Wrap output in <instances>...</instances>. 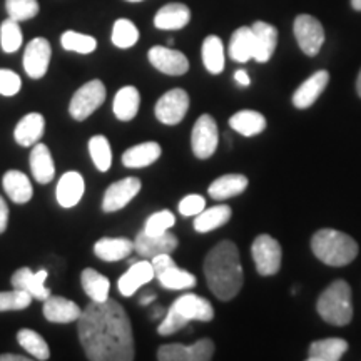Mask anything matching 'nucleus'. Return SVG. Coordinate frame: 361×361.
I'll return each mask as SVG.
<instances>
[{"mask_svg":"<svg viewBox=\"0 0 361 361\" xmlns=\"http://www.w3.org/2000/svg\"><path fill=\"white\" fill-rule=\"evenodd\" d=\"M80 346L90 361H130L135 358L133 324L114 300L90 301L78 319Z\"/></svg>","mask_w":361,"mask_h":361,"instance_id":"obj_1","label":"nucleus"},{"mask_svg":"<svg viewBox=\"0 0 361 361\" xmlns=\"http://www.w3.org/2000/svg\"><path fill=\"white\" fill-rule=\"evenodd\" d=\"M207 288L221 301H229L241 291L245 274L238 246L233 241H221L207 252L204 259Z\"/></svg>","mask_w":361,"mask_h":361,"instance_id":"obj_2","label":"nucleus"},{"mask_svg":"<svg viewBox=\"0 0 361 361\" xmlns=\"http://www.w3.org/2000/svg\"><path fill=\"white\" fill-rule=\"evenodd\" d=\"M214 318V308L206 298L186 293L179 296L178 300L171 305L164 319L157 326V333L161 336H171L183 329L189 322H211Z\"/></svg>","mask_w":361,"mask_h":361,"instance_id":"obj_3","label":"nucleus"},{"mask_svg":"<svg viewBox=\"0 0 361 361\" xmlns=\"http://www.w3.org/2000/svg\"><path fill=\"white\" fill-rule=\"evenodd\" d=\"M311 250L328 266H346L358 256V245L348 234L336 229H319L311 239Z\"/></svg>","mask_w":361,"mask_h":361,"instance_id":"obj_4","label":"nucleus"},{"mask_svg":"<svg viewBox=\"0 0 361 361\" xmlns=\"http://www.w3.org/2000/svg\"><path fill=\"white\" fill-rule=\"evenodd\" d=\"M318 313L324 322L335 326H346L353 319L351 286L343 279H336L319 296Z\"/></svg>","mask_w":361,"mask_h":361,"instance_id":"obj_5","label":"nucleus"},{"mask_svg":"<svg viewBox=\"0 0 361 361\" xmlns=\"http://www.w3.org/2000/svg\"><path fill=\"white\" fill-rule=\"evenodd\" d=\"M106 85L102 80L94 79L85 82L82 87L75 90V94L71 99L69 114L75 121H85L89 116H92L99 107L106 101Z\"/></svg>","mask_w":361,"mask_h":361,"instance_id":"obj_6","label":"nucleus"},{"mask_svg":"<svg viewBox=\"0 0 361 361\" xmlns=\"http://www.w3.org/2000/svg\"><path fill=\"white\" fill-rule=\"evenodd\" d=\"M157 281L166 290H191L196 286V276L186 269H180L171 255H159L151 259Z\"/></svg>","mask_w":361,"mask_h":361,"instance_id":"obj_7","label":"nucleus"},{"mask_svg":"<svg viewBox=\"0 0 361 361\" xmlns=\"http://www.w3.org/2000/svg\"><path fill=\"white\" fill-rule=\"evenodd\" d=\"M251 255L261 276H273L281 268V245L269 234H259L252 241Z\"/></svg>","mask_w":361,"mask_h":361,"instance_id":"obj_8","label":"nucleus"},{"mask_svg":"<svg viewBox=\"0 0 361 361\" xmlns=\"http://www.w3.org/2000/svg\"><path fill=\"white\" fill-rule=\"evenodd\" d=\"M295 37L298 40V45L301 47L306 56L314 57L316 54L322 51L324 44V29L316 17L308 16V13H301L296 17L295 25Z\"/></svg>","mask_w":361,"mask_h":361,"instance_id":"obj_9","label":"nucleus"},{"mask_svg":"<svg viewBox=\"0 0 361 361\" xmlns=\"http://www.w3.org/2000/svg\"><path fill=\"white\" fill-rule=\"evenodd\" d=\"M219 142L218 124L209 114H202L196 121L191 134V147L197 159H207L216 152Z\"/></svg>","mask_w":361,"mask_h":361,"instance_id":"obj_10","label":"nucleus"},{"mask_svg":"<svg viewBox=\"0 0 361 361\" xmlns=\"http://www.w3.org/2000/svg\"><path fill=\"white\" fill-rule=\"evenodd\" d=\"M214 355V343L209 338H202L191 346L162 345L157 350V360L161 361H209Z\"/></svg>","mask_w":361,"mask_h":361,"instance_id":"obj_11","label":"nucleus"},{"mask_svg":"<svg viewBox=\"0 0 361 361\" xmlns=\"http://www.w3.org/2000/svg\"><path fill=\"white\" fill-rule=\"evenodd\" d=\"M189 109V96L184 89H173L156 102V119L166 126H176L184 119Z\"/></svg>","mask_w":361,"mask_h":361,"instance_id":"obj_12","label":"nucleus"},{"mask_svg":"<svg viewBox=\"0 0 361 361\" xmlns=\"http://www.w3.org/2000/svg\"><path fill=\"white\" fill-rule=\"evenodd\" d=\"M141 188L142 184L139 178H124L117 183H112L104 192L102 209L106 213H116V211L124 209L137 196Z\"/></svg>","mask_w":361,"mask_h":361,"instance_id":"obj_13","label":"nucleus"},{"mask_svg":"<svg viewBox=\"0 0 361 361\" xmlns=\"http://www.w3.org/2000/svg\"><path fill=\"white\" fill-rule=\"evenodd\" d=\"M178 245V238L169 231L162 234H147L146 231H141L134 239V251L141 258L152 259L159 255H173Z\"/></svg>","mask_w":361,"mask_h":361,"instance_id":"obj_14","label":"nucleus"},{"mask_svg":"<svg viewBox=\"0 0 361 361\" xmlns=\"http://www.w3.org/2000/svg\"><path fill=\"white\" fill-rule=\"evenodd\" d=\"M52 49L47 39L37 37L27 44L24 52V69L32 79H42L47 74Z\"/></svg>","mask_w":361,"mask_h":361,"instance_id":"obj_15","label":"nucleus"},{"mask_svg":"<svg viewBox=\"0 0 361 361\" xmlns=\"http://www.w3.org/2000/svg\"><path fill=\"white\" fill-rule=\"evenodd\" d=\"M149 62L162 74L168 75H183L189 71V61L183 52L174 49L154 45L147 54Z\"/></svg>","mask_w":361,"mask_h":361,"instance_id":"obj_16","label":"nucleus"},{"mask_svg":"<svg viewBox=\"0 0 361 361\" xmlns=\"http://www.w3.org/2000/svg\"><path fill=\"white\" fill-rule=\"evenodd\" d=\"M154 278L156 274L151 261H134L117 281V290L123 296L130 298L137 293L139 288L152 281Z\"/></svg>","mask_w":361,"mask_h":361,"instance_id":"obj_17","label":"nucleus"},{"mask_svg":"<svg viewBox=\"0 0 361 361\" xmlns=\"http://www.w3.org/2000/svg\"><path fill=\"white\" fill-rule=\"evenodd\" d=\"M45 279H47V271L40 269L34 273L29 268H20L12 274L11 283L13 288L29 293L34 300L44 301L51 296V290L45 286Z\"/></svg>","mask_w":361,"mask_h":361,"instance_id":"obj_18","label":"nucleus"},{"mask_svg":"<svg viewBox=\"0 0 361 361\" xmlns=\"http://www.w3.org/2000/svg\"><path fill=\"white\" fill-rule=\"evenodd\" d=\"M42 313L47 322L57 323V324H67L72 322H78L80 313H82V310H80L72 300L51 295L47 300H44Z\"/></svg>","mask_w":361,"mask_h":361,"instance_id":"obj_19","label":"nucleus"},{"mask_svg":"<svg viewBox=\"0 0 361 361\" xmlns=\"http://www.w3.org/2000/svg\"><path fill=\"white\" fill-rule=\"evenodd\" d=\"M329 82V74L326 71H318L311 75L310 79H306L300 87L296 89V92L293 94V104L298 109H308L313 106L322 94L326 89Z\"/></svg>","mask_w":361,"mask_h":361,"instance_id":"obj_20","label":"nucleus"},{"mask_svg":"<svg viewBox=\"0 0 361 361\" xmlns=\"http://www.w3.org/2000/svg\"><path fill=\"white\" fill-rule=\"evenodd\" d=\"M85 191V183L84 178L75 171H69L59 179L57 189H56V197L57 202L66 209L78 206L80 200H82Z\"/></svg>","mask_w":361,"mask_h":361,"instance_id":"obj_21","label":"nucleus"},{"mask_svg":"<svg viewBox=\"0 0 361 361\" xmlns=\"http://www.w3.org/2000/svg\"><path fill=\"white\" fill-rule=\"evenodd\" d=\"M252 32H255V59L256 62H268L273 57L274 51H276L278 44V30L276 27L266 24V22H255L252 24Z\"/></svg>","mask_w":361,"mask_h":361,"instance_id":"obj_22","label":"nucleus"},{"mask_svg":"<svg viewBox=\"0 0 361 361\" xmlns=\"http://www.w3.org/2000/svg\"><path fill=\"white\" fill-rule=\"evenodd\" d=\"M44 128V116L39 114V112H30V114L22 117L19 124L16 126V129H13V137H16L19 146L30 147L42 139Z\"/></svg>","mask_w":361,"mask_h":361,"instance_id":"obj_23","label":"nucleus"},{"mask_svg":"<svg viewBox=\"0 0 361 361\" xmlns=\"http://www.w3.org/2000/svg\"><path fill=\"white\" fill-rule=\"evenodd\" d=\"M191 20V11L188 6L179 2L166 4L159 8L154 17V25L161 30H179Z\"/></svg>","mask_w":361,"mask_h":361,"instance_id":"obj_24","label":"nucleus"},{"mask_svg":"<svg viewBox=\"0 0 361 361\" xmlns=\"http://www.w3.org/2000/svg\"><path fill=\"white\" fill-rule=\"evenodd\" d=\"M2 186L4 191L16 204H25L32 200L34 196V188L30 179L27 178L20 171H7L2 178Z\"/></svg>","mask_w":361,"mask_h":361,"instance_id":"obj_25","label":"nucleus"},{"mask_svg":"<svg viewBox=\"0 0 361 361\" xmlns=\"http://www.w3.org/2000/svg\"><path fill=\"white\" fill-rule=\"evenodd\" d=\"M162 154V149L157 142L147 141L137 146L129 147L123 154V164L129 169H141L154 164Z\"/></svg>","mask_w":361,"mask_h":361,"instance_id":"obj_26","label":"nucleus"},{"mask_svg":"<svg viewBox=\"0 0 361 361\" xmlns=\"http://www.w3.org/2000/svg\"><path fill=\"white\" fill-rule=\"evenodd\" d=\"M134 251V243L128 238H102L94 245V252L106 263H116L128 258Z\"/></svg>","mask_w":361,"mask_h":361,"instance_id":"obj_27","label":"nucleus"},{"mask_svg":"<svg viewBox=\"0 0 361 361\" xmlns=\"http://www.w3.org/2000/svg\"><path fill=\"white\" fill-rule=\"evenodd\" d=\"M30 171L39 184H49L56 176V164H54L51 151L42 142L34 144L32 152H30Z\"/></svg>","mask_w":361,"mask_h":361,"instance_id":"obj_28","label":"nucleus"},{"mask_svg":"<svg viewBox=\"0 0 361 361\" xmlns=\"http://www.w3.org/2000/svg\"><path fill=\"white\" fill-rule=\"evenodd\" d=\"M247 183L250 180L243 174H224L211 183V186L207 188V194L216 201H226L245 192Z\"/></svg>","mask_w":361,"mask_h":361,"instance_id":"obj_29","label":"nucleus"},{"mask_svg":"<svg viewBox=\"0 0 361 361\" xmlns=\"http://www.w3.org/2000/svg\"><path fill=\"white\" fill-rule=\"evenodd\" d=\"M139 106H141V94L134 85H126V87L119 89V92L116 94L114 104H112V109L119 121L123 123H129L133 121L139 112Z\"/></svg>","mask_w":361,"mask_h":361,"instance_id":"obj_30","label":"nucleus"},{"mask_svg":"<svg viewBox=\"0 0 361 361\" xmlns=\"http://www.w3.org/2000/svg\"><path fill=\"white\" fill-rule=\"evenodd\" d=\"M348 351V341L343 338H324L313 341L310 346V361H338Z\"/></svg>","mask_w":361,"mask_h":361,"instance_id":"obj_31","label":"nucleus"},{"mask_svg":"<svg viewBox=\"0 0 361 361\" xmlns=\"http://www.w3.org/2000/svg\"><path fill=\"white\" fill-rule=\"evenodd\" d=\"M255 56V32L251 27H239L234 30L231 42H229V57L234 62H245L251 61Z\"/></svg>","mask_w":361,"mask_h":361,"instance_id":"obj_32","label":"nucleus"},{"mask_svg":"<svg viewBox=\"0 0 361 361\" xmlns=\"http://www.w3.org/2000/svg\"><path fill=\"white\" fill-rule=\"evenodd\" d=\"M229 126L245 137H252V135H258L266 129V119L261 112L246 109L233 114L229 119Z\"/></svg>","mask_w":361,"mask_h":361,"instance_id":"obj_33","label":"nucleus"},{"mask_svg":"<svg viewBox=\"0 0 361 361\" xmlns=\"http://www.w3.org/2000/svg\"><path fill=\"white\" fill-rule=\"evenodd\" d=\"M231 207L226 204H219V206H213V207H204L200 214L196 216L194 219V229L197 233L204 234L209 231H214V229L221 228L231 219Z\"/></svg>","mask_w":361,"mask_h":361,"instance_id":"obj_34","label":"nucleus"},{"mask_svg":"<svg viewBox=\"0 0 361 361\" xmlns=\"http://www.w3.org/2000/svg\"><path fill=\"white\" fill-rule=\"evenodd\" d=\"M80 283H82L85 295L92 301H96V303H104L106 300H109L111 281L99 271L85 268L82 274H80Z\"/></svg>","mask_w":361,"mask_h":361,"instance_id":"obj_35","label":"nucleus"},{"mask_svg":"<svg viewBox=\"0 0 361 361\" xmlns=\"http://www.w3.org/2000/svg\"><path fill=\"white\" fill-rule=\"evenodd\" d=\"M202 64L211 74H221L224 69V45L218 35H209L202 42Z\"/></svg>","mask_w":361,"mask_h":361,"instance_id":"obj_36","label":"nucleus"},{"mask_svg":"<svg viewBox=\"0 0 361 361\" xmlns=\"http://www.w3.org/2000/svg\"><path fill=\"white\" fill-rule=\"evenodd\" d=\"M17 341H19V345L27 351V353L32 355L34 360L45 361L51 358V350H49L47 341H45L37 331H34V329H20V331L17 333Z\"/></svg>","mask_w":361,"mask_h":361,"instance_id":"obj_37","label":"nucleus"},{"mask_svg":"<svg viewBox=\"0 0 361 361\" xmlns=\"http://www.w3.org/2000/svg\"><path fill=\"white\" fill-rule=\"evenodd\" d=\"M89 152L90 157H92V162L96 164V168L101 171V173H107L111 169L112 164V151L109 139L106 135H92L89 139Z\"/></svg>","mask_w":361,"mask_h":361,"instance_id":"obj_38","label":"nucleus"},{"mask_svg":"<svg viewBox=\"0 0 361 361\" xmlns=\"http://www.w3.org/2000/svg\"><path fill=\"white\" fill-rule=\"evenodd\" d=\"M139 40V30L129 19H119L112 27V44L119 49H129Z\"/></svg>","mask_w":361,"mask_h":361,"instance_id":"obj_39","label":"nucleus"},{"mask_svg":"<svg viewBox=\"0 0 361 361\" xmlns=\"http://www.w3.org/2000/svg\"><path fill=\"white\" fill-rule=\"evenodd\" d=\"M0 45H2V51L7 54L17 52L22 45L20 25L19 22L11 19V17L0 25Z\"/></svg>","mask_w":361,"mask_h":361,"instance_id":"obj_40","label":"nucleus"},{"mask_svg":"<svg viewBox=\"0 0 361 361\" xmlns=\"http://www.w3.org/2000/svg\"><path fill=\"white\" fill-rule=\"evenodd\" d=\"M61 44L66 51L78 52V54H90L97 49V40L90 35L74 32V30H67L62 34Z\"/></svg>","mask_w":361,"mask_h":361,"instance_id":"obj_41","label":"nucleus"},{"mask_svg":"<svg viewBox=\"0 0 361 361\" xmlns=\"http://www.w3.org/2000/svg\"><path fill=\"white\" fill-rule=\"evenodd\" d=\"M6 8L8 17L17 22L34 19L40 11L37 0H6Z\"/></svg>","mask_w":361,"mask_h":361,"instance_id":"obj_42","label":"nucleus"},{"mask_svg":"<svg viewBox=\"0 0 361 361\" xmlns=\"http://www.w3.org/2000/svg\"><path fill=\"white\" fill-rule=\"evenodd\" d=\"M34 298L22 290L0 293V311H20L29 308Z\"/></svg>","mask_w":361,"mask_h":361,"instance_id":"obj_43","label":"nucleus"},{"mask_svg":"<svg viewBox=\"0 0 361 361\" xmlns=\"http://www.w3.org/2000/svg\"><path fill=\"white\" fill-rule=\"evenodd\" d=\"M174 224H176L174 214L168 209H162L149 216L146 224H144L142 231H146L147 234H162V233H168Z\"/></svg>","mask_w":361,"mask_h":361,"instance_id":"obj_44","label":"nucleus"},{"mask_svg":"<svg viewBox=\"0 0 361 361\" xmlns=\"http://www.w3.org/2000/svg\"><path fill=\"white\" fill-rule=\"evenodd\" d=\"M22 87V80L13 71L0 69V94L6 97H12L19 94Z\"/></svg>","mask_w":361,"mask_h":361,"instance_id":"obj_45","label":"nucleus"},{"mask_svg":"<svg viewBox=\"0 0 361 361\" xmlns=\"http://www.w3.org/2000/svg\"><path fill=\"white\" fill-rule=\"evenodd\" d=\"M206 207V200L200 194H189V196L180 200L179 213L183 216H197Z\"/></svg>","mask_w":361,"mask_h":361,"instance_id":"obj_46","label":"nucleus"},{"mask_svg":"<svg viewBox=\"0 0 361 361\" xmlns=\"http://www.w3.org/2000/svg\"><path fill=\"white\" fill-rule=\"evenodd\" d=\"M7 224H8V206L6 200L0 196V234L6 231Z\"/></svg>","mask_w":361,"mask_h":361,"instance_id":"obj_47","label":"nucleus"},{"mask_svg":"<svg viewBox=\"0 0 361 361\" xmlns=\"http://www.w3.org/2000/svg\"><path fill=\"white\" fill-rule=\"evenodd\" d=\"M234 79H236V82L241 84L243 87H247V85L251 84V79H250V75H247L246 71H236V72H234Z\"/></svg>","mask_w":361,"mask_h":361,"instance_id":"obj_48","label":"nucleus"},{"mask_svg":"<svg viewBox=\"0 0 361 361\" xmlns=\"http://www.w3.org/2000/svg\"><path fill=\"white\" fill-rule=\"evenodd\" d=\"M30 358H27L24 355H11V353H6V355H0V361H29Z\"/></svg>","mask_w":361,"mask_h":361,"instance_id":"obj_49","label":"nucleus"},{"mask_svg":"<svg viewBox=\"0 0 361 361\" xmlns=\"http://www.w3.org/2000/svg\"><path fill=\"white\" fill-rule=\"evenodd\" d=\"M154 300H156V296H154V295L142 296V298H141V301H139V303H141V305L144 306V305H149V303H151V301H154Z\"/></svg>","mask_w":361,"mask_h":361,"instance_id":"obj_50","label":"nucleus"},{"mask_svg":"<svg viewBox=\"0 0 361 361\" xmlns=\"http://www.w3.org/2000/svg\"><path fill=\"white\" fill-rule=\"evenodd\" d=\"M351 7H353L355 11L361 12V0H351Z\"/></svg>","mask_w":361,"mask_h":361,"instance_id":"obj_51","label":"nucleus"},{"mask_svg":"<svg viewBox=\"0 0 361 361\" xmlns=\"http://www.w3.org/2000/svg\"><path fill=\"white\" fill-rule=\"evenodd\" d=\"M356 92H358V96L361 97V71L358 74V79H356Z\"/></svg>","mask_w":361,"mask_h":361,"instance_id":"obj_52","label":"nucleus"},{"mask_svg":"<svg viewBox=\"0 0 361 361\" xmlns=\"http://www.w3.org/2000/svg\"><path fill=\"white\" fill-rule=\"evenodd\" d=\"M162 313H164V311H162V308H156L154 313H152V318H154V319L159 318V316H161Z\"/></svg>","mask_w":361,"mask_h":361,"instance_id":"obj_53","label":"nucleus"},{"mask_svg":"<svg viewBox=\"0 0 361 361\" xmlns=\"http://www.w3.org/2000/svg\"><path fill=\"white\" fill-rule=\"evenodd\" d=\"M126 2H142V0H126Z\"/></svg>","mask_w":361,"mask_h":361,"instance_id":"obj_54","label":"nucleus"}]
</instances>
